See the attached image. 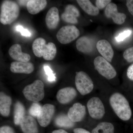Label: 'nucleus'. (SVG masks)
<instances>
[{"label": "nucleus", "instance_id": "nucleus-1", "mask_svg": "<svg viewBox=\"0 0 133 133\" xmlns=\"http://www.w3.org/2000/svg\"><path fill=\"white\" fill-rule=\"evenodd\" d=\"M109 103L117 116L124 121H128L132 116V111L127 99L121 94L115 93L109 98Z\"/></svg>", "mask_w": 133, "mask_h": 133}, {"label": "nucleus", "instance_id": "nucleus-2", "mask_svg": "<svg viewBox=\"0 0 133 133\" xmlns=\"http://www.w3.org/2000/svg\"><path fill=\"white\" fill-rule=\"evenodd\" d=\"M33 53L38 57H43L48 61L52 60L56 55V47L53 43H46L44 38L39 37L34 41L32 45Z\"/></svg>", "mask_w": 133, "mask_h": 133}, {"label": "nucleus", "instance_id": "nucleus-3", "mask_svg": "<svg viewBox=\"0 0 133 133\" xmlns=\"http://www.w3.org/2000/svg\"><path fill=\"white\" fill-rule=\"evenodd\" d=\"M20 8L16 2L12 1H3L1 7L0 21L4 25L11 24L19 16Z\"/></svg>", "mask_w": 133, "mask_h": 133}, {"label": "nucleus", "instance_id": "nucleus-4", "mask_svg": "<svg viewBox=\"0 0 133 133\" xmlns=\"http://www.w3.org/2000/svg\"><path fill=\"white\" fill-rule=\"evenodd\" d=\"M24 97L30 101L37 102L44 97V85L41 80L37 79L26 86L22 91Z\"/></svg>", "mask_w": 133, "mask_h": 133}, {"label": "nucleus", "instance_id": "nucleus-5", "mask_svg": "<svg viewBox=\"0 0 133 133\" xmlns=\"http://www.w3.org/2000/svg\"><path fill=\"white\" fill-rule=\"evenodd\" d=\"M75 84L77 90L83 95L90 93L94 87L93 82L90 76L83 71L76 72Z\"/></svg>", "mask_w": 133, "mask_h": 133}, {"label": "nucleus", "instance_id": "nucleus-6", "mask_svg": "<svg viewBox=\"0 0 133 133\" xmlns=\"http://www.w3.org/2000/svg\"><path fill=\"white\" fill-rule=\"evenodd\" d=\"M80 32L74 25L63 26L59 29L57 34L58 41L62 44H69L76 40L79 36Z\"/></svg>", "mask_w": 133, "mask_h": 133}, {"label": "nucleus", "instance_id": "nucleus-7", "mask_svg": "<svg viewBox=\"0 0 133 133\" xmlns=\"http://www.w3.org/2000/svg\"><path fill=\"white\" fill-rule=\"evenodd\" d=\"M94 64L99 73L106 78L111 79L116 76V72L114 67L102 57L95 58Z\"/></svg>", "mask_w": 133, "mask_h": 133}, {"label": "nucleus", "instance_id": "nucleus-8", "mask_svg": "<svg viewBox=\"0 0 133 133\" xmlns=\"http://www.w3.org/2000/svg\"><path fill=\"white\" fill-rule=\"evenodd\" d=\"M87 107L89 114L93 118L99 119L102 118L104 115V106L99 98H91L87 102Z\"/></svg>", "mask_w": 133, "mask_h": 133}, {"label": "nucleus", "instance_id": "nucleus-9", "mask_svg": "<svg viewBox=\"0 0 133 133\" xmlns=\"http://www.w3.org/2000/svg\"><path fill=\"white\" fill-rule=\"evenodd\" d=\"M55 110V106L51 104H46L43 106L41 114L37 117V121L40 125L45 127L50 124Z\"/></svg>", "mask_w": 133, "mask_h": 133}, {"label": "nucleus", "instance_id": "nucleus-10", "mask_svg": "<svg viewBox=\"0 0 133 133\" xmlns=\"http://www.w3.org/2000/svg\"><path fill=\"white\" fill-rule=\"evenodd\" d=\"M105 15L108 18H112L115 23L118 24L124 23L127 17L126 15L118 12L116 4L111 3L106 8Z\"/></svg>", "mask_w": 133, "mask_h": 133}, {"label": "nucleus", "instance_id": "nucleus-11", "mask_svg": "<svg viewBox=\"0 0 133 133\" xmlns=\"http://www.w3.org/2000/svg\"><path fill=\"white\" fill-rule=\"evenodd\" d=\"M85 114V106L77 102L69 109L67 115L72 122L75 123L83 120Z\"/></svg>", "mask_w": 133, "mask_h": 133}, {"label": "nucleus", "instance_id": "nucleus-12", "mask_svg": "<svg viewBox=\"0 0 133 133\" xmlns=\"http://www.w3.org/2000/svg\"><path fill=\"white\" fill-rule=\"evenodd\" d=\"M80 15L79 11L72 5H68L65 9L64 11L61 15V19L67 23L76 24L78 23L77 17Z\"/></svg>", "mask_w": 133, "mask_h": 133}, {"label": "nucleus", "instance_id": "nucleus-13", "mask_svg": "<svg viewBox=\"0 0 133 133\" xmlns=\"http://www.w3.org/2000/svg\"><path fill=\"white\" fill-rule=\"evenodd\" d=\"M96 48L102 57L108 62H111L114 56V51L108 41L105 40H100L97 43Z\"/></svg>", "mask_w": 133, "mask_h": 133}, {"label": "nucleus", "instance_id": "nucleus-14", "mask_svg": "<svg viewBox=\"0 0 133 133\" xmlns=\"http://www.w3.org/2000/svg\"><path fill=\"white\" fill-rule=\"evenodd\" d=\"M77 92L75 88L67 87L62 88L58 91L56 97L58 101L63 104H68L76 98Z\"/></svg>", "mask_w": 133, "mask_h": 133}, {"label": "nucleus", "instance_id": "nucleus-15", "mask_svg": "<svg viewBox=\"0 0 133 133\" xmlns=\"http://www.w3.org/2000/svg\"><path fill=\"white\" fill-rule=\"evenodd\" d=\"M10 70L15 73L30 74L34 71V66L30 62L16 61L11 63Z\"/></svg>", "mask_w": 133, "mask_h": 133}, {"label": "nucleus", "instance_id": "nucleus-16", "mask_svg": "<svg viewBox=\"0 0 133 133\" xmlns=\"http://www.w3.org/2000/svg\"><path fill=\"white\" fill-rule=\"evenodd\" d=\"M8 52L10 57L17 62H29L31 58L29 55L22 51L21 46L18 44L12 45Z\"/></svg>", "mask_w": 133, "mask_h": 133}, {"label": "nucleus", "instance_id": "nucleus-17", "mask_svg": "<svg viewBox=\"0 0 133 133\" xmlns=\"http://www.w3.org/2000/svg\"><path fill=\"white\" fill-rule=\"evenodd\" d=\"M45 21L48 29L54 30L56 28L59 21V12L57 8L53 7L48 10Z\"/></svg>", "mask_w": 133, "mask_h": 133}, {"label": "nucleus", "instance_id": "nucleus-18", "mask_svg": "<svg viewBox=\"0 0 133 133\" xmlns=\"http://www.w3.org/2000/svg\"><path fill=\"white\" fill-rule=\"evenodd\" d=\"M76 46L79 52L84 54H89L94 49V43L90 37L83 36L78 39L76 42Z\"/></svg>", "mask_w": 133, "mask_h": 133}, {"label": "nucleus", "instance_id": "nucleus-19", "mask_svg": "<svg viewBox=\"0 0 133 133\" xmlns=\"http://www.w3.org/2000/svg\"><path fill=\"white\" fill-rule=\"evenodd\" d=\"M21 128L23 133H38L37 124L32 116H25L21 122Z\"/></svg>", "mask_w": 133, "mask_h": 133}, {"label": "nucleus", "instance_id": "nucleus-20", "mask_svg": "<svg viewBox=\"0 0 133 133\" xmlns=\"http://www.w3.org/2000/svg\"><path fill=\"white\" fill-rule=\"evenodd\" d=\"M47 5L45 0H30L26 5L28 12L32 15L38 14L44 9Z\"/></svg>", "mask_w": 133, "mask_h": 133}, {"label": "nucleus", "instance_id": "nucleus-21", "mask_svg": "<svg viewBox=\"0 0 133 133\" xmlns=\"http://www.w3.org/2000/svg\"><path fill=\"white\" fill-rule=\"evenodd\" d=\"M12 99L3 92L0 93V113L4 116H8L10 113Z\"/></svg>", "mask_w": 133, "mask_h": 133}, {"label": "nucleus", "instance_id": "nucleus-22", "mask_svg": "<svg viewBox=\"0 0 133 133\" xmlns=\"http://www.w3.org/2000/svg\"><path fill=\"white\" fill-rule=\"evenodd\" d=\"M77 2L82 9L90 15L95 16L98 15L99 10L93 5L89 0H77Z\"/></svg>", "mask_w": 133, "mask_h": 133}, {"label": "nucleus", "instance_id": "nucleus-23", "mask_svg": "<svg viewBox=\"0 0 133 133\" xmlns=\"http://www.w3.org/2000/svg\"><path fill=\"white\" fill-rule=\"evenodd\" d=\"M25 109L21 102L17 101L15 105L14 122L16 125L21 124L22 119L25 116Z\"/></svg>", "mask_w": 133, "mask_h": 133}, {"label": "nucleus", "instance_id": "nucleus-24", "mask_svg": "<svg viewBox=\"0 0 133 133\" xmlns=\"http://www.w3.org/2000/svg\"><path fill=\"white\" fill-rule=\"evenodd\" d=\"M92 133H114V126L110 122H101L93 129Z\"/></svg>", "mask_w": 133, "mask_h": 133}, {"label": "nucleus", "instance_id": "nucleus-25", "mask_svg": "<svg viewBox=\"0 0 133 133\" xmlns=\"http://www.w3.org/2000/svg\"><path fill=\"white\" fill-rule=\"evenodd\" d=\"M55 123L58 127L65 128H71L74 125V122L71 120L68 115L63 114L59 115L57 117Z\"/></svg>", "mask_w": 133, "mask_h": 133}, {"label": "nucleus", "instance_id": "nucleus-26", "mask_svg": "<svg viewBox=\"0 0 133 133\" xmlns=\"http://www.w3.org/2000/svg\"><path fill=\"white\" fill-rule=\"evenodd\" d=\"M42 107L37 102H34L29 109V113L32 116L37 117L41 114Z\"/></svg>", "mask_w": 133, "mask_h": 133}, {"label": "nucleus", "instance_id": "nucleus-27", "mask_svg": "<svg viewBox=\"0 0 133 133\" xmlns=\"http://www.w3.org/2000/svg\"><path fill=\"white\" fill-rule=\"evenodd\" d=\"M124 59L129 63L133 62V47L125 50L123 54Z\"/></svg>", "mask_w": 133, "mask_h": 133}, {"label": "nucleus", "instance_id": "nucleus-28", "mask_svg": "<svg viewBox=\"0 0 133 133\" xmlns=\"http://www.w3.org/2000/svg\"><path fill=\"white\" fill-rule=\"evenodd\" d=\"M45 74L48 75V79L50 82H53L55 81L56 79V77L55 74L53 73V71L50 69V68L48 65H45L44 67Z\"/></svg>", "mask_w": 133, "mask_h": 133}, {"label": "nucleus", "instance_id": "nucleus-29", "mask_svg": "<svg viewBox=\"0 0 133 133\" xmlns=\"http://www.w3.org/2000/svg\"><path fill=\"white\" fill-rule=\"evenodd\" d=\"M132 33V31L130 30H125L119 34L115 37V39L117 42H121L124 41L127 37H128Z\"/></svg>", "mask_w": 133, "mask_h": 133}, {"label": "nucleus", "instance_id": "nucleus-30", "mask_svg": "<svg viewBox=\"0 0 133 133\" xmlns=\"http://www.w3.org/2000/svg\"><path fill=\"white\" fill-rule=\"evenodd\" d=\"M111 2V0H97L95 2L97 7L99 9H102L110 4Z\"/></svg>", "mask_w": 133, "mask_h": 133}, {"label": "nucleus", "instance_id": "nucleus-31", "mask_svg": "<svg viewBox=\"0 0 133 133\" xmlns=\"http://www.w3.org/2000/svg\"><path fill=\"white\" fill-rule=\"evenodd\" d=\"M16 30L17 31L21 32L22 35L24 36L29 37L31 36V33L27 29H24L23 26L18 25L16 27Z\"/></svg>", "mask_w": 133, "mask_h": 133}, {"label": "nucleus", "instance_id": "nucleus-32", "mask_svg": "<svg viewBox=\"0 0 133 133\" xmlns=\"http://www.w3.org/2000/svg\"><path fill=\"white\" fill-rule=\"evenodd\" d=\"M0 133H15V132L11 127L4 126L0 128Z\"/></svg>", "mask_w": 133, "mask_h": 133}, {"label": "nucleus", "instance_id": "nucleus-33", "mask_svg": "<svg viewBox=\"0 0 133 133\" xmlns=\"http://www.w3.org/2000/svg\"><path fill=\"white\" fill-rule=\"evenodd\" d=\"M127 76L129 79L133 81V64L129 66L127 71Z\"/></svg>", "mask_w": 133, "mask_h": 133}, {"label": "nucleus", "instance_id": "nucleus-34", "mask_svg": "<svg viewBox=\"0 0 133 133\" xmlns=\"http://www.w3.org/2000/svg\"><path fill=\"white\" fill-rule=\"evenodd\" d=\"M129 11L133 16V0H128L126 3Z\"/></svg>", "mask_w": 133, "mask_h": 133}, {"label": "nucleus", "instance_id": "nucleus-35", "mask_svg": "<svg viewBox=\"0 0 133 133\" xmlns=\"http://www.w3.org/2000/svg\"><path fill=\"white\" fill-rule=\"evenodd\" d=\"M74 133H91L85 129L81 128H76L74 129Z\"/></svg>", "mask_w": 133, "mask_h": 133}, {"label": "nucleus", "instance_id": "nucleus-36", "mask_svg": "<svg viewBox=\"0 0 133 133\" xmlns=\"http://www.w3.org/2000/svg\"><path fill=\"white\" fill-rule=\"evenodd\" d=\"M52 133H68L66 131L63 130V129H58V130H56L53 131Z\"/></svg>", "mask_w": 133, "mask_h": 133}, {"label": "nucleus", "instance_id": "nucleus-37", "mask_svg": "<svg viewBox=\"0 0 133 133\" xmlns=\"http://www.w3.org/2000/svg\"><path fill=\"white\" fill-rule=\"evenodd\" d=\"M19 3H20L21 5H25V3H27L28 1H19Z\"/></svg>", "mask_w": 133, "mask_h": 133}]
</instances>
